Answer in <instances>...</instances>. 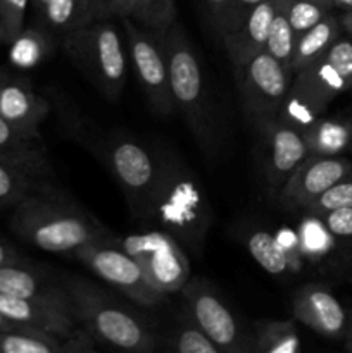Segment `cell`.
Here are the masks:
<instances>
[{
	"mask_svg": "<svg viewBox=\"0 0 352 353\" xmlns=\"http://www.w3.org/2000/svg\"><path fill=\"white\" fill-rule=\"evenodd\" d=\"M349 88H352L351 83L326 57H321L309 68L293 74L292 85L278 112V119L304 131L317 117L323 116L331 100Z\"/></svg>",
	"mask_w": 352,
	"mask_h": 353,
	"instance_id": "cell-7",
	"label": "cell"
},
{
	"mask_svg": "<svg viewBox=\"0 0 352 353\" xmlns=\"http://www.w3.org/2000/svg\"><path fill=\"white\" fill-rule=\"evenodd\" d=\"M104 161L126 196L131 216L141 219L157 179V152L126 134H116L104 145Z\"/></svg>",
	"mask_w": 352,
	"mask_h": 353,
	"instance_id": "cell-10",
	"label": "cell"
},
{
	"mask_svg": "<svg viewBox=\"0 0 352 353\" xmlns=\"http://www.w3.org/2000/svg\"><path fill=\"white\" fill-rule=\"evenodd\" d=\"M164 48L175 109L185 117L200 148L213 154L219 143L214 107L211 103L202 65L179 24L175 23L164 33Z\"/></svg>",
	"mask_w": 352,
	"mask_h": 353,
	"instance_id": "cell-4",
	"label": "cell"
},
{
	"mask_svg": "<svg viewBox=\"0 0 352 353\" xmlns=\"http://www.w3.org/2000/svg\"><path fill=\"white\" fill-rule=\"evenodd\" d=\"M169 350L178 353H219L217 345L185 314L168 340Z\"/></svg>",
	"mask_w": 352,
	"mask_h": 353,
	"instance_id": "cell-32",
	"label": "cell"
},
{
	"mask_svg": "<svg viewBox=\"0 0 352 353\" xmlns=\"http://www.w3.org/2000/svg\"><path fill=\"white\" fill-rule=\"evenodd\" d=\"M75 257L102 281L119 290L138 305L155 307L166 302L168 295L152 285L137 259L131 257L113 234L86 243L75 252Z\"/></svg>",
	"mask_w": 352,
	"mask_h": 353,
	"instance_id": "cell-6",
	"label": "cell"
},
{
	"mask_svg": "<svg viewBox=\"0 0 352 353\" xmlns=\"http://www.w3.org/2000/svg\"><path fill=\"white\" fill-rule=\"evenodd\" d=\"M324 57L338 69L342 76L352 85V40L345 37H338L335 43L328 48Z\"/></svg>",
	"mask_w": 352,
	"mask_h": 353,
	"instance_id": "cell-36",
	"label": "cell"
},
{
	"mask_svg": "<svg viewBox=\"0 0 352 353\" xmlns=\"http://www.w3.org/2000/svg\"><path fill=\"white\" fill-rule=\"evenodd\" d=\"M185 302V314L217 345L221 352H254L252 336L238 324L235 314L228 309L216 290L202 279H188L179 290Z\"/></svg>",
	"mask_w": 352,
	"mask_h": 353,
	"instance_id": "cell-12",
	"label": "cell"
},
{
	"mask_svg": "<svg viewBox=\"0 0 352 353\" xmlns=\"http://www.w3.org/2000/svg\"><path fill=\"white\" fill-rule=\"evenodd\" d=\"M342 207H352V172H349L345 178L331 185L324 190L321 195H317L302 212L313 214V216H323L330 210L342 209Z\"/></svg>",
	"mask_w": 352,
	"mask_h": 353,
	"instance_id": "cell-33",
	"label": "cell"
},
{
	"mask_svg": "<svg viewBox=\"0 0 352 353\" xmlns=\"http://www.w3.org/2000/svg\"><path fill=\"white\" fill-rule=\"evenodd\" d=\"M10 230L40 250L72 255L86 243L110 234L55 186L33 193L12 207Z\"/></svg>",
	"mask_w": 352,
	"mask_h": 353,
	"instance_id": "cell-2",
	"label": "cell"
},
{
	"mask_svg": "<svg viewBox=\"0 0 352 353\" xmlns=\"http://www.w3.org/2000/svg\"><path fill=\"white\" fill-rule=\"evenodd\" d=\"M331 9L314 0H289L286 6V17L292 26L295 37L306 33L313 26H316Z\"/></svg>",
	"mask_w": 352,
	"mask_h": 353,
	"instance_id": "cell-34",
	"label": "cell"
},
{
	"mask_svg": "<svg viewBox=\"0 0 352 353\" xmlns=\"http://www.w3.org/2000/svg\"><path fill=\"white\" fill-rule=\"evenodd\" d=\"M31 0H0V43L9 45L24 30V16Z\"/></svg>",
	"mask_w": 352,
	"mask_h": 353,
	"instance_id": "cell-35",
	"label": "cell"
},
{
	"mask_svg": "<svg viewBox=\"0 0 352 353\" xmlns=\"http://www.w3.org/2000/svg\"><path fill=\"white\" fill-rule=\"evenodd\" d=\"M157 179L140 221L171 234L193 254H202L213 221L206 190L171 152H157Z\"/></svg>",
	"mask_w": 352,
	"mask_h": 353,
	"instance_id": "cell-1",
	"label": "cell"
},
{
	"mask_svg": "<svg viewBox=\"0 0 352 353\" xmlns=\"http://www.w3.org/2000/svg\"><path fill=\"white\" fill-rule=\"evenodd\" d=\"M352 172V159L344 155H307L276 193L290 210H304L317 195Z\"/></svg>",
	"mask_w": 352,
	"mask_h": 353,
	"instance_id": "cell-13",
	"label": "cell"
},
{
	"mask_svg": "<svg viewBox=\"0 0 352 353\" xmlns=\"http://www.w3.org/2000/svg\"><path fill=\"white\" fill-rule=\"evenodd\" d=\"M0 331H38V330H35V327H30V326H24V324L14 323V321H10L9 317H6L2 312H0Z\"/></svg>",
	"mask_w": 352,
	"mask_h": 353,
	"instance_id": "cell-42",
	"label": "cell"
},
{
	"mask_svg": "<svg viewBox=\"0 0 352 353\" xmlns=\"http://www.w3.org/2000/svg\"><path fill=\"white\" fill-rule=\"evenodd\" d=\"M244 109L255 128L278 117L293 72L268 52H261L247 64L235 69Z\"/></svg>",
	"mask_w": 352,
	"mask_h": 353,
	"instance_id": "cell-9",
	"label": "cell"
},
{
	"mask_svg": "<svg viewBox=\"0 0 352 353\" xmlns=\"http://www.w3.org/2000/svg\"><path fill=\"white\" fill-rule=\"evenodd\" d=\"M0 293L48 303V305L75 314L71 299H69L62 279H55L47 272L30 268L26 262L0 268Z\"/></svg>",
	"mask_w": 352,
	"mask_h": 353,
	"instance_id": "cell-17",
	"label": "cell"
},
{
	"mask_svg": "<svg viewBox=\"0 0 352 353\" xmlns=\"http://www.w3.org/2000/svg\"><path fill=\"white\" fill-rule=\"evenodd\" d=\"M317 217H321L326 230L337 240L352 241V207H342V209L330 210V212Z\"/></svg>",
	"mask_w": 352,
	"mask_h": 353,
	"instance_id": "cell-37",
	"label": "cell"
},
{
	"mask_svg": "<svg viewBox=\"0 0 352 353\" xmlns=\"http://www.w3.org/2000/svg\"><path fill=\"white\" fill-rule=\"evenodd\" d=\"M52 179L0 159V207H16L33 193L50 188Z\"/></svg>",
	"mask_w": 352,
	"mask_h": 353,
	"instance_id": "cell-24",
	"label": "cell"
},
{
	"mask_svg": "<svg viewBox=\"0 0 352 353\" xmlns=\"http://www.w3.org/2000/svg\"><path fill=\"white\" fill-rule=\"evenodd\" d=\"M55 50V37L43 26L24 28L9 43V62L17 69H31L47 61Z\"/></svg>",
	"mask_w": 352,
	"mask_h": 353,
	"instance_id": "cell-25",
	"label": "cell"
},
{
	"mask_svg": "<svg viewBox=\"0 0 352 353\" xmlns=\"http://www.w3.org/2000/svg\"><path fill=\"white\" fill-rule=\"evenodd\" d=\"M119 23L123 37L126 38L128 54H130L135 74L144 88L148 103L159 116H171L176 109L173 102L171 86H169L164 34L145 30L131 17H123Z\"/></svg>",
	"mask_w": 352,
	"mask_h": 353,
	"instance_id": "cell-8",
	"label": "cell"
},
{
	"mask_svg": "<svg viewBox=\"0 0 352 353\" xmlns=\"http://www.w3.org/2000/svg\"><path fill=\"white\" fill-rule=\"evenodd\" d=\"M276 6L278 0H264L251 10V14L237 30L221 38L235 69L242 68L252 57L266 50V41H268Z\"/></svg>",
	"mask_w": 352,
	"mask_h": 353,
	"instance_id": "cell-19",
	"label": "cell"
},
{
	"mask_svg": "<svg viewBox=\"0 0 352 353\" xmlns=\"http://www.w3.org/2000/svg\"><path fill=\"white\" fill-rule=\"evenodd\" d=\"M302 134L309 155H342L352 150V119L321 116Z\"/></svg>",
	"mask_w": 352,
	"mask_h": 353,
	"instance_id": "cell-22",
	"label": "cell"
},
{
	"mask_svg": "<svg viewBox=\"0 0 352 353\" xmlns=\"http://www.w3.org/2000/svg\"><path fill=\"white\" fill-rule=\"evenodd\" d=\"M24 262L26 261H24L12 247H9V245H6L3 241H0V268L10 264H24Z\"/></svg>",
	"mask_w": 352,
	"mask_h": 353,
	"instance_id": "cell-41",
	"label": "cell"
},
{
	"mask_svg": "<svg viewBox=\"0 0 352 353\" xmlns=\"http://www.w3.org/2000/svg\"><path fill=\"white\" fill-rule=\"evenodd\" d=\"M131 19L141 28L164 34L176 23L175 0H137Z\"/></svg>",
	"mask_w": 352,
	"mask_h": 353,
	"instance_id": "cell-31",
	"label": "cell"
},
{
	"mask_svg": "<svg viewBox=\"0 0 352 353\" xmlns=\"http://www.w3.org/2000/svg\"><path fill=\"white\" fill-rule=\"evenodd\" d=\"M231 0H204V6H206L207 17H209L211 24H213L214 31L217 33V37L221 34L224 26V21H226L228 10H230Z\"/></svg>",
	"mask_w": 352,
	"mask_h": 353,
	"instance_id": "cell-40",
	"label": "cell"
},
{
	"mask_svg": "<svg viewBox=\"0 0 352 353\" xmlns=\"http://www.w3.org/2000/svg\"><path fill=\"white\" fill-rule=\"evenodd\" d=\"M338 19H340L342 33L352 37V10H349V12H342L340 16H338Z\"/></svg>",
	"mask_w": 352,
	"mask_h": 353,
	"instance_id": "cell-43",
	"label": "cell"
},
{
	"mask_svg": "<svg viewBox=\"0 0 352 353\" xmlns=\"http://www.w3.org/2000/svg\"><path fill=\"white\" fill-rule=\"evenodd\" d=\"M41 24L54 37L61 40L64 34L95 21L92 10V0H47L38 10Z\"/></svg>",
	"mask_w": 352,
	"mask_h": 353,
	"instance_id": "cell-23",
	"label": "cell"
},
{
	"mask_svg": "<svg viewBox=\"0 0 352 353\" xmlns=\"http://www.w3.org/2000/svg\"><path fill=\"white\" fill-rule=\"evenodd\" d=\"M297 234H299V245L304 261L326 257L333 250V243L337 241V238L326 230L321 217L313 216V214H306V217L300 221Z\"/></svg>",
	"mask_w": 352,
	"mask_h": 353,
	"instance_id": "cell-30",
	"label": "cell"
},
{
	"mask_svg": "<svg viewBox=\"0 0 352 353\" xmlns=\"http://www.w3.org/2000/svg\"><path fill=\"white\" fill-rule=\"evenodd\" d=\"M0 159L30 169L45 178H54V168L40 141L24 137L2 116H0Z\"/></svg>",
	"mask_w": 352,
	"mask_h": 353,
	"instance_id": "cell-20",
	"label": "cell"
},
{
	"mask_svg": "<svg viewBox=\"0 0 352 353\" xmlns=\"http://www.w3.org/2000/svg\"><path fill=\"white\" fill-rule=\"evenodd\" d=\"M121 247L137 259L152 285L166 295L178 293L190 279V261L182 245L161 230L117 238Z\"/></svg>",
	"mask_w": 352,
	"mask_h": 353,
	"instance_id": "cell-11",
	"label": "cell"
},
{
	"mask_svg": "<svg viewBox=\"0 0 352 353\" xmlns=\"http://www.w3.org/2000/svg\"><path fill=\"white\" fill-rule=\"evenodd\" d=\"M351 119H352V117H351Z\"/></svg>",
	"mask_w": 352,
	"mask_h": 353,
	"instance_id": "cell-48",
	"label": "cell"
},
{
	"mask_svg": "<svg viewBox=\"0 0 352 353\" xmlns=\"http://www.w3.org/2000/svg\"><path fill=\"white\" fill-rule=\"evenodd\" d=\"M314 2H320V3H323V6H326L328 9H331L333 10V7H331V0H314Z\"/></svg>",
	"mask_w": 352,
	"mask_h": 353,
	"instance_id": "cell-47",
	"label": "cell"
},
{
	"mask_svg": "<svg viewBox=\"0 0 352 353\" xmlns=\"http://www.w3.org/2000/svg\"><path fill=\"white\" fill-rule=\"evenodd\" d=\"M50 103L38 95L30 81L0 69V116L30 140L40 141V126Z\"/></svg>",
	"mask_w": 352,
	"mask_h": 353,
	"instance_id": "cell-16",
	"label": "cell"
},
{
	"mask_svg": "<svg viewBox=\"0 0 352 353\" xmlns=\"http://www.w3.org/2000/svg\"><path fill=\"white\" fill-rule=\"evenodd\" d=\"M31 3H33V7L37 9V12H38V10H40L45 3H47V0H31Z\"/></svg>",
	"mask_w": 352,
	"mask_h": 353,
	"instance_id": "cell-46",
	"label": "cell"
},
{
	"mask_svg": "<svg viewBox=\"0 0 352 353\" xmlns=\"http://www.w3.org/2000/svg\"><path fill=\"white\" fill-rule=\"evenodd\" d=\"M261 2H264V0H231L230 10H228L226 21H224V26H223V31H221L219 38H223L224 34L237 30V28L244 23L245 17L251 14V10L254 9L255 6H259Z\"/></svg>",
	"mask_w": 352,
	"mask_h": 353,
	"instance_id": "cell-39",
	"label": "cell"
},
{
	"mask_svg": "<svg viewBox=\"0 0 352 353\" xmlns=\"http://www.w3.org/2000/svg\"><path fill=\"white\" fill-rule=\"evenodd\" d=\"M254 352L297 353L302 348L293 321H261L254 326Z\"/></svg>",
	"mask_w": 352,
	"mask_h": 353,
	"instance_id": "cell-27",
	"label": "cell"
},
{
	"mask_svg": "<svg viewBox=\"0 0 352 353\" xmlns=\"http://www.w3.org/2000/svg\"><path fill=\"white\" fill-rule=\"evenodd\" d=\"M251 257L264 269L266 272L273 276L289 274V272H299L290 261L285 248L280 245L276 234L269 233L266 230H255L245 240Z\"/></svg>",
	"mask_w": 352,
	"mask_h": 353,
	"instance_id": "cell-26",
	"label": "cell"
},
{
	"mask_svg": "<svg viewBox=\"0 0 352 353\" xmlns=\"http://www.w3.org/2000/svg\"><path fill=\"white\" fill-rule=\"evenodd\" d=\"M0 353H64V340L43 331H0Z\"/></svg>",
	"mask_w": 352,
	"mask_h": 353,
	"instance_id": "cell-28",
	"label": "cell"
},
{
	"mask_svg": "<svg viewBox=\"0 0 352 353\" xmlns=\"http://www.w3.org/2000/svg\"><path fill=\"white\" fill-rule=\"evenodd\" d=\"M292 312L295 321L328 340L344 338L349 314L326 285L307 283L300 286L293 293Z\"/></svg>",
	"mask_w": 352,
	"mask_h": 353,
	"instance_id": "cell-15",
	"label": "cell"
},
{
	"mask_svg": "<svg viewBox=\"0 0 352 353\" xmlns=\"http://www.w3.org/2000/svg\"><path fill=\"white\" fill-rule=\"evenodd\" d=\"M340 34V19H338V16H335L333 10H330L316 26L307 30L306 33L299 34L295 40V47H293L292 64H290L293 74L324 57L328 48L335 43V40Z\"/></svg>",
	"mask_w": 352,
	"mask_h": 353,
	"instance_id": "cell-21",
	"label": "cell"
},
{
	"mask_svg": "<svg viewBox=\"0 0 352 353\" xmlns=\"http://www.w3.org/2000/svg\"><path fill=\"white\" fill-rule=\"evenodd\" d=\"M342 340L345 341V350L352 352V314L347 319V327H345V333Z\"/></svg>",
	"mask_w": 352,
	"mask_h": 353,
	"instance_id": "cell-44",
	"label": "cell"
},
{
	"mask_svg": "<svg viewBox=\"0 0 352 353\" xmlns=\"http://www.w3.org/2000/svg\"><path fill=\"white\" fill-rule=\"evenodd\" d=\"M331 7L342 10V12H349L352 10V0H331Z\"/></svg>",
	"mask_w": 352,
	"mask_h": 353,
	"instance_id": "cell-45",
	"label": "cell"
},
{
	"mask_svg": "<svg viewBox=\"0 0 352 353\" xmlns=\"http://www.w3.org/2000/svg\"><path fill=\"white\" fill-rule=\"evenodd\" d=\"M0 312L9 317L14 323L35 327L38 331L57 336L61 340H68L69 336L79 330L75 314L48 303L35 302L28 299L2 295L0 293Z\"/></svg>",
	"mask_w": 352,
	"mask_h": 353,
	"instance_id": "cell-18",
	"label": "cell"
},
{
	"mask_svg": "<svg viewBox=\"0 0 352 353\" xmlns=\"http://www.w3.org/2000/svg\"><path fill=\"white\" fill-rule=\"evenodd\" d=\"M79 326L95 343L114 350L154 352L157 336L138 316L121 305L106 290L81 276H61Z\"/></svg>",
	"mask_w": 352,
	"mask_h": 353,
	"instance_id": "cell-3",
	"label": "cell"
},
{
	"mask_svg": "<svg viewBox=\"0 0 352 353\" xmlns=\"http://www.w3.org/2000/svg\"><path fill=\"white\" fill-rule=\"evenodd\" d=\"M286 6H289V0H278L271 28H269L268 41H266V52L290 69L297 37L292 31L289 17H286Z\"/></svg>",
	"mask_w": 352,
	"mask_h": 353,
	"instance_id": "cell-29",
	"label": "cell"
},
{
	"mask_svg": "<svg viewBox=\"0 0 352 353\" xmlns=\"http://www.w3.org/2000/svg\"><path fill=\"white\" fill-rule=\"evenodd\" d=\"M262 138V171L273 193H278L286 179L309 155L302 131L285 121H268L257 128Z\"/></svg>",
	"mask_w": 352,
	"mask_h": 353,
	"instance_id": "cell-14",
	"label": "cell"
},
{
	"mask_svg": "<svg viewBox=\"0 0 352 353\" xmlns=\"http://www.w3.org/2000/svg\"><path fill=\"white\" fill-rule=\"evenodd\" d=\"M137 0H92L95 19H123L130 17Z\"/></svg>",
	"mask_w": 352,
	"mask_h": 353,
	"instance_id": "cell-38",
	"label": "cell"
},
{
	"mask_svg": "<svg viewBox=\"0 0 352 353\" xmlns=\"http://www.w3.org/2000/svg\"><path fill=\"white\" fill-rule=\"evenodd\" d=\"M123 34L113 19H95L61 38V47L79 71L109 100H117L126 81Z\"/></svg>",
	"mask_w": 352,
	"mask_h": 353,
	"instance_id": "cell-5",
	"label": "cell"
}]
</instances>
